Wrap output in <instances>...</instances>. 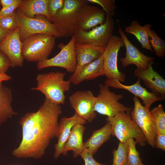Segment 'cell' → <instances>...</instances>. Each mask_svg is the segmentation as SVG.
Returning a JSON list of instances; mask_svg holds the SVG:
<instances>
[{
    "instance_id": "e0dca14e",
    "label": "cell",
    "mask_w": 165,
    "mask_h": 165,
    "mask_svg": "<svg viewBox=\"0 0 165 165\" xmlns=\"http://www.w3.org/2000/svg\"><path fill=\"white\" fill-rule=\"evenodd\" d=\"M150 64L146 69L137 68L134 72V75L151 90L152 93L157 94L164 99L165 96V80Z\"/></svg>"
},
{
    "instance_id": "277c9868",
    "label": "cell",
    "mask_w": 165,
    "mask_h": 165,
    "mask_svg": "<svg viewBox=\"0 0 165 165\" xmlns=\"http://www.w3.org/2000/svg\"><path fill=\"white\" fill-rule=\"evenodd\" d=\"M17 26L20 29V38L23 42L35 34H43L53 36L55 38L62 37L54 24L46 16L38 15L34 18L26 16L17 9L15 10Z\"/></svg>"
},
{
    "instance_id": "ab89813d",
    "label": "cell",
    "mask_w": 165,
    "mask_h": 165,
    "mask_svg": "<svg viewBox=\"0 0 165 165\" xmlns=\"http://www.w3.org/2000/svg\"><path fill=\"white\" fill-rule=\"evenodd\" d=\"M141 165H145L143 163Z\"/></svg>"
},
{
    "instance_id": "5bb4252c",
    "label": "cell",
    "mask_w": 165,
    "mask_h": 165,
    "mask_svg": "<svg viewBox=\"0 0 165 165\" xmlns=\"http://www.w3.org/2000/svg\"><path fill=\"white\" fill-rule=\"evenodd\" d=\"M106 18L105 12L99 7L89 4L84 5L79 9L77 14L76 31L90 30L98 24H104Z\"/></svg>"
},
{
    "instance_id": "7a4b0ae2",
    "label": "cell",
    "mask_w": 165,
    "mask_h": 165,
    "mask_svg": "<svg viewBox=\"0 0 165 165\" xmlns=\"http://www.w3.org/2000/svg\"><path fill=\"white\" fill-rule=\"evenodd\" d=\"M65 75L66 73L58 71L38 74L36 78L37 86L31 90L39 91L53 103L64 104L65 93L69 90L71 83L69 80H64Z\"/></svg>"
},
{
    "instance_id": "d590c367",
    "label": "cell",
    "mask_w": 165,
    "mask_h": 165,
    "mask_svg": "<svg viewBox=\"0 0 165 165\" xmlns=\"http://www.w3.org/2000/svg\"><path fill=\"white\" fill-rule=\"evenodd\" d=\"M155 147L157 148L165 150V134L157 130L155 139Z\"/></svg>"
},
{
    "instance_id": "7402d4cb",
    "label": "cell",
    "mask_w": 165,
    "mask_h": 165,
    "mask_svg": "<svg viewBox=\"0 0 165 165\" xmlns=\"http://www.w3.org/2000/svg\"><path fill=\"white\" fill-rule=\"evenodd\" d=\"M13 100L12 89L0 82V126L18 114L12 106Z\"/></svg>"
},
{
    "instance_id": "74e56055",
    "label": "cell",
    "mask_w": 165,
    "mask_h": 165,
    "mask_svg": "<svg viewBox=\"0 0 165 165\" xmlns=\"http://www.w3.org/2000/svg\"><path fill=\"white\" fill-rule=\"evenodd\" d=\"M11 77L6 73L0 74V82L7 81L11 79Z\"/></svg>"
},
{
    "instance_id": "ffe728a7",
    "label": "cell",
    "mask_w": 165,
    "mask_h": 165,
    "mask_svg": "<svg viewBox=\"0 0 165 165\" xmlns=\"http://www.w3.org/2000/svg\"><path fill=\"white\" fill-rule=\"evenodd\" d=\"M86 129L83 124L81 123H77L73 126L63 146L62 154L66 155L69 151H72L74 157L76 158L80 156L85 148L83 136Z\"/></svg>"
},
{
    "instance_id": "8fae6325",
    "label": "cell",
    "mask_w": 165,
    "mask_h": 165,
    "mask_svg": "<svg viewBox=\"0 0 165 165\" xmlns=\"http://www.w3.org/2000/svg\"><path fill=\"white\" fill-rule=\"evenodd\" d=\"M133 100L134 106L130 112L131 118L142 131L146 142L153 148L157 130L151 116L150 110L142 105L137 97H133Z\"/></svg>"
},
{
    "instance_id": "60d3db41",
    "label": "cell",
    "mask_w": 165,
    "mask_h": 165,
    "mask_svg": "<svg viewBox=\"0 0 165 165\" xmlns=\"http://www.w3.org/2000/svg\"><path fill=\"white\" fill-rule=\"evenodd\" d=\"M0 8H1V5H0Z\"/></svg>"
},
{
    "instance_id": "8992f818",
    "label": "cell",
    "mask_w": 165,
    "mask_h": 165,
    "mask_svg": "<svg viewBox=\"0 0 165 165\" xmlns=\"http://www.w3.org/2000/svg\"><path fill=\"white\" fill-rule=\"evenodd\" d=\"M55 38L48 34L33 35L22 42V54L24 59L39 62L47 59L55 46Z\"/></svg>"
},
{
    "instance_id": "484cf974",
    "label": "cell",
    "mask_w": 165,
    "mask_h": 165,
    "mask_svg": "<svg viewBox=\"0 0 165 165\" xmlns=\"http://www.w3.org/2000/svg\"><path fill=\"white\" fill-rule=\"evenodd\" d=\"M148 34L151 47L154 50L156 55L159 57L163 58L165 54V42L157 35L156 32L151 29Z\"/></svg>"
},
{
    "instance_id": "7c38bea8",
    "label": "cell",
    "mask_w": 165,
    "mask_h": 165,
    "mask_svg": "<svg viewBox=\"0 0 165 165\" xmlns=\"http://www.w3.org/2000/svg\"><path fill=\"white\" fill-rule=\"evenodd\" d=\"M95 100L96 97L90 90L76 91L69 97L75 113L89 123L92 122L96 116L94 109Z\"/></svg>"
},
{
    "instance_id": "1f68e13d",
    "label": "cell",
    "mask_w": 165,
    "mask_h": 165,
    "mask_svg": "<svg viewBox=\"0 0 165 165\" xmlns=\"http://www.w3.org/2000/svg\"><path fill=\"white\" fill-rule=\"evenodd\" d=\"M64 5V0H48V11L50 18L54 16Z\"/></svg>"
},
{
    "instance_id": "cb8c5ba5",
    "label": "cell",
    "mask_w": 165,
    "mask_h": 165,
    "mask_svg": "<svg viewBox=\"0 0 165 165\" xmlns=\"http://www.w3.org/2000/svg\"><path fill=\"white\" fill-rule=\"evenodd\" d=\"M111 135V125L107 121L104 127L93 132L90 138L84 143L85 148L90 150L94 155L104 143L110 139Z\"/></svg>"
},
{
    "instance_id": "30bf717a",
    "label": "cell",
    "mask_w": 165,
    "mask_h": 165,
    "mask_svg": "<svg viewBox=\"0 0 165 165\" xmlns=\"http://www.w3.org/2000/svg\"><path fill=\"white\" fill-rule=\"evenodd\" d=\"M75 39L74 35L66 44H60L59 47L61 50L59 53L50 59L37 62V68L40 70L50 67H57L64 68L68 72L73 73L76 65Z\"/></svg>"
},
{
    "instance_id": "4dcf8cb0",
    "label": "cell",
    "mask_w": 165,
    "mask_h": 165,
    "mask_svg": "<svg viewBox=\"0 0 165 165\" xmlns=\"http://www.w3.org/2000/svg\"><path fill=\"white\" fill-rule=\"evenodd\" d=\"M17 27L15 11L10 15L0 18V27L4 30L10 32L15 30Z\"/></svg>"
},
{
    "instance_id": "d6986e66",
    "label": "cell",
    "mask_w": 165,
    "mask_h": 165,
    "mask_svg": "<svg viewBox=\"0 0 165 165\" xmlns=\"http://www.w3.org/2000/svg\"><path fill=\"white\" fill-rule=\"evenodd\" d=\"M86 122L75 112L71 117H64L61 119L59 122V131L57 138L58 141L54 145L53 156L55 159H57L62 154L63 146L70 135L73 126L77 123L84 125Z\"/></svg>"
},
{
    "instance_id": "f546056e",
    "label": "cell",
    "mask_w": 165,
    "mask_h": 165,
    "mask_svg": "<svg viewBox=\"0 0 165 165\" xmlns=\"http://www.w3.org/2000/svg\"><path fill=\"white\" fill-rule=\"evenodd\" d=\"M89 2L97 4L102 7L106 15L112 16L115 14L117 7L114 0H87Z\"/></svg>"
},
{
    "instance_id": "603a6c76",
    "label": "cell",
    "mask_w": 165,
    "mask_h": 165,
    "mask_svg": "<svg viewBox=\"0 0 165 165\" xmlns=\"http://www.w3.org/2000/svg\"><path fill=\"white\" fill-rule=\"evenodd\" d=\"M48 0H22L17 9L28 17L34 18L37 15H42L50 21L48 11Z\"/></svg>"
},
{
    "instance_id": "e575fe53",
    "label": "cell",
    "mask_w": 165,
    "mask_h": 165,
    "mask_svg": "<svg viewBox=\"0 0 165 165\" xmlns=\"http://www.w3.org/2000/svg\"><path fill=\"white\" fill-rule=\"evenodd\" d=\"M10 67V62L9 58L0 51V74L6 73Z\"/></svg>"
},
{
    "instance_id": "d6a6232c",
    "label": "cell",
    "mask_w": 165,
    "mask_h": 165,
    "mask_svg": "<svg viewBox=\"0 0 165 165\" xmlns=\"http://www.w3.org/2000/svg\"><path fill=\"white\" fill-rule=\"evenodd\" d=\"M93 155L91 151L86 148L80 155L84 161L85 165H106L97 162L94 159Z\"/></svg>"
},
{
    "instance_id": "9c48e42d",
    "label": "cell",
    "mask_w": 165,
    "mask_h": 165,
    "mask_svg": "<svg viewBox=\"0 0 165 165\" xmlns=\"http://www.w3.org/2000/svg\"><path fill=\"white\" fill-rule=\"evenodd\" d=\"M124 46L120 37L113 35L102 54L105 75L107 79H114L121 83L125 82V76L118 69L117 58L120 48Z\"/></svg>"
},
{
    "instance_id": "4316f807",
    "label": "cell",
    "mask_w": 165,
    "mask_h": 165,
    "mask_svg": "<svg viewBox=\"0 0 165 165\" xmlns=\"http://www.w3.org/2000/svg\"><path fill=\"white\" fill-rule=\"evenodd\" d=\"M112 165H128V145L126 142H119L118 148L112 152Z\"/></svg>"
},
{
    "instance_id": "44dd1931",
    "label": "cell",
    "mask_w": 165,
    "mask_h": 165,
    "mask_svg": "<svg viewBox=\"0 0 165 165\" xmlns=\"http://www.w3.org/2000/svg\"><path fill=\"white\" fill-rule=\"evenodd\" d=\"M102 55L98 59L85 66L74 77L69 79L71 83L78 85L85 80L94 79L105 75Z\"/></svg>"
},
{
    "instance_id": "8d00e7d4",
    "label": "cell",
    "mask_w": 165,
    "mask_h": 165,
    "mask_svg": "<svg viewBox=\"0 0 165 165\" xmlns=\"http://www.w3.org/2000/svg\"><path fill=\"white\" fill-rule=\"evenodd\" d=\"M18 0H0V5L2 8H5L16 3Z\"/></svg>"
},
{
    "instance_id": "ba28073f",
    "label": "cell",
    "mask_w": 165,
    "mask_h": 165,
    "mask_svg": "<svg viewBox=\"0 0 165 165\" xmlns=\"http://www.w3.org/2000/svg\"><path fill=\"white\" fill-rule=\"evenodd\" d=\"M99 93L97 97L94 106V111L108 117H112L122 112H130L132 108L119 102L123 97V94H117L110 91L108 86L99 85Z\"/></svg>"
},
{
    "instance_id": "9a60e30c",
    "label": "cell",
    "mask_w": 165,
    "mask_h": 165,
    "mask_svg": "<svg viewBox=\"0 0 165 165\" xmlns=\"http://www.w3.org/2000/svg\"><path fill=\"white\" fill-rule=\"evenodd\" d=\"M118 32L126 49L125 57L120 59L122 66L124 68L133 64L137 68L143 70L146 69L150 64H152L154 59L146 56L141 52L131 43L120 27H119Z\"/></svg>"
},
{
    "instance_id": "f35d334b",
    "label": "cell",
    "mask_w": 165,
    "mask_h": 165,
    "mask_svg": "<svg viewBox=\"0 0 165 165\" xmlns=\"http://www.w3.org/2000/svg\"><path fill=\"white\" fill-rule=\"evenodd\" d=\"M9 32L4 30L0 27V42L5 38Z\"/></svg>"
},
{
    "instance_id": "d4e9b609",
    "label": "cell",
    "mask_w": 165,
    "mask_h": 165,
    "mask_svg": "<svg viewBox=\"0 0 165 165\" xmlns=\"http://www.w3.org/2000/svg\"><path fill=\"white\" fill-rule=\"evenodd\" d=\"M151 27L152 25L148 24L142 26L135 20H132L130 26L125 27V31L134 35L141 43L142 48L153 52L150 44L148 34V31Z\"/></svg>"
},
{
    "instance_id": "ac0fdd59",
    "label": "cell",
    "mask_w": 165,
    "mask_h": 165,
    "mask_svg": "<svg viewBox=\"0 0 165 165\" xmlns=\"http://www.w3.org/2000/svg\"><path fill=\"white\" fill-rule=\"evenodd\" d=\"M76 65L74 72L70 76H75L86 65L98 59L102 54L105 48L87 44L75 45Z\"/></svg>"
},
{
    "instance_id": "4fadbf2b",
    "label": "cell",
    "mask_w": 165,
    "mask_h": 165,
    "mask_svg": "<svg viewBox=\"0 0 165 165\" xmlns=\"http://www.w3.org/2000/svg\"><path fill=\"white\" fill-rule=\"evenodd\" d=\"M22 46L18 27L0 42V51L9 58L12 68L23 66L24 59L22 54Z\"/></svg>"
},
{
    "instance_id": "5b68a950",
    "label": "cell",
    "mask_w": 165,
    "mask_h": 165,
    "mask_svg": "<svg viewBox=\"0 0 165 165\" xmlns=\"http://www.w3.org/2000/svg\"><path fill=\"white\" fill-rule=\"evenodd\" d=\"M89 3L87 0H64L63 7L50 18V21L62 37L72 36L75 34L78 11L82 6Z\"/></svg>"
},
{
    "instance_id": "83f0119b",
    "label": "cell",
    "mask_w": 165,
    "mask_h": 165,
    "mask_svg": "<svg viewBox=\"0 0 165 165\" xmlns=\"http://www.w3.org/2000/svg\"><path fill=\"white\" fill-rule=\"evenodd\" d=\"M150 112L157 130L165 134V113L162 105L159 104L150 111Z\"/></svg>"
},
{
    "instance_id": "2e32d148",
    "label": "cell",
    "mask_w": 165,
    "mask_h": 165,
    "mask_svg": "<svg viewBox=\"0 0 165 165\" xmlns=\"http://www.w3.org/2000/svg\"><path fill=\"white\" fill-rule=\"evenodd\" d=\"M141 81L140 79H138L134 84L126 85L116 80L107 79L104 83L108 87L128 91L135 96L140 98L142 100L144 106L150 110L151 106L153 103L164 99L160 95L147 91L146 88L141 85Z\"/></svg>"
},
{
    "instance_id": "6da1fadb",
    "label": "cell",
    "mask_w": 165,
    "mask_h": 165,
    "mask_svg": "<svg viewBox=\"0 0 165 165\" xmlns=\"http://www.w3.org/2000/svg\"><path fill=\"white\" fill-rule=\"evenodd\" d=\"M61 113L60 105L45 97L36 111L26 113L18 122L22 129V139L13 151V155L19 158H41L51 140L57 138L58 119Z\"/></svg>"
},
{
    "instance_id": "836d02e7",
    "label": "cell",
    "mask_w": 165,
    "mask_h": 165,
    "mask_svg": "<svg viewBox=\"0 0 165 165\" xmlns=\"http://www.w3.org/2000/svg\"><path fill=\"white\" fill-rule=\"evenodd\" d=\"M22 0H18L15 3L5 8H2L0 10V18L4 17L12 14L19 7Z\"/></svg>"
},
{
    "instance_id": "52a82bcc",
    "label": "cell",
    "mask_w": 165,
    "mask_h": 165,
    "mask_svg": "<svg viewBox=\"0 0 165 165\" xmlns=\"http://www.w3.org/2000/svg\"><path fill=\"white\" fill-rule=\"evenodd\" d=\"M114 23L112 16L106 15L105 22L87 31L77 30L74 35L76 44H87L105 48L113 36Z\"/></svg>"
},
{
    "instance_id": "3957f363",
    "label": "cell",
    "mask_w": 165,
    "mask_h": 165,
    "mask_svg": "<svg viewBox=\"0 0 165 165\" xmlns=\"http://www.w3.org/2000/svg\"><path fill=\"white\" fill-rule=\"evenodd\" d=\"M129 112H121L113 117L106 119L111 125L112 135L121 142H126L130 138L134 139L140 146H144L146 142L143 133Z\"/></svg>"
},
{
    "instance_id": "f1b7e54d",
    "label": "cell",
    "mask_w": 165,
    "mask_h": 165,
    "mask_svg": "<svg viewBox=\"0 0 165 165\" xmlns=\"http://www.w3.org/2000/svg\"><path fill=\"white\" fill-rule=\"evenodd\" d=\"M128 145V165H141L143 163L140 153L136 149V142L134 139L130 138L127 141Z\"/></svg>"
}]
</instances>
